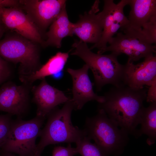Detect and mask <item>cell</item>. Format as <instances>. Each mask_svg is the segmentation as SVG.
<instances>
[{"mask_svg":"<svg viewBox=\"0 0 156 156\" xmlns=\"http://www.w3.org/2000/svg\"><path fill=\"white\" fill-rule=\"evenodd\" d=\"M147 90L136 89L124 85L113 86L103 96L104 101L98 109L103 110L120 128L136 138L141 136L136 128L146 100Z\"/></svg>","mask_w":156,"mask_h":156,"instance_id":"1","label":"cell"},{"mask_svg":"<svg viewBox=\"0 0 156 156\" xmlns=\"http://www.w3.org/2000/svg\"><path fill=\"white\" fill-rule=\"evenodd\" d=\"M72 47L74 50L71 55L80 58L91 70L98 91L107 84L116 87L125 85L123 83L124 65L119 62L118 55L116 54L111 53L103 55L94 53L87 43L80 40H75Z\"/></svg>","mask_w":156,"mask_h":156,"instance_id":"2","label":"cell"},{"mask_svg":"<svg viewBox=\"0 0 156 156\" xmlns=\"http://www.w3.org/2000/svg\"><path fill=\"white\" fill-rule=\"evenodd\" d=\"M74 109L70 99L61 108L57 107L49 114L47 123L39 134L40 140L37 144V152H42L45 147L50 144H76L87 136L84 129L72 124L71 116Z\"/></svg>","mask_w":156,"mask_h":156,"instance_id":"3","label":"cell"},{"mask_svg":"<svg viewBox=\"0 0 156 156\" xmlns=\"http://www.w3.org/2000/svg\"><path fill=\"white\" fill-rule=\"evenodd\" d=\"M37 43L18 34L0 40V56L9 62L19 64V80L38 70L42 65L40 49Z\"/></svg>","mask_w":156,"mask_h":156,"instance_id":"4","label":"cell"},{"mask_svg":"<svg viewBox=\"0 0 156 156\" xmlns=\"http://www.w3.org/2000/svg\"><path fill=\"white\" fill-rule=\"evenodd\" d=\"M84 129L87 136L108 156L120 153L129 140V134L101 109L96 115L86 118Z\"/></svg>","mask_w":156,"mask_h":156,"instance_id":"5","label":"cell"},{"mask_svg":"<svg viewBox=\"0 0 156 156\" xmlns=\"http://www.w3.org/2000/svg\"><path fill=\"white\" fill-rule=\"evenodd\" d=\"M45 118L37 116L28 120L18 118L12 120L9 133L1 147L4 152L19 156H31L37 153L36 140Z\"/></svg>","mask_w":156,"mask_h":156,"instance_id":"6","label":"cell"},{"mask_svg":"<svg viewBox=\"0 0 156 156\" xmlns=\"http://www.w3.org/2000/svg\"><path fill=\"white\" fill-rule=\"evenodd\" d=\"M32 86L23 83L18 85L10 80L2 84L0 88V111L22 118L29 110Z\"/></svg>","mask_w":156,"mask_h":156,"instance_id":"7","label":"cell"},{"mask_svg":"<svg viewBox=\"0 0 156 156\" xmlns=\"http://www.w3.org/2000/svg\"><path fill=\"white\" fill-rule=\"evenodd\" d=\"M19 8L26 13L43 36L66 5L65 0H20Z\"/></svg>","mask_w":156,"mask_h":156,"instance_id":"8","label":"cell"},{"mask_svg":"<svg viewBox=\"0 0 156 156\" xmlns=\"http://www.w3.org/2000/svg\"><path fill=\"white\" fill-rule=\"evenodd\" d=\"M0 18L7 28L44 47V41L42 35L19 7L0 8Z\"/></svg>","mask_w":156,"mask_h":156,"instance_id":"9","label":"cell"},{"mask_svg":"<svg viewBox=\"0 0 156 156\" xmlns=\"http://www.w3.org/2000/svg\"><path fill=\"white\" fill-rule=\"evenodd\" d=\"M41 80L39 84L31 88L32 101L37 107L36 116L46 118L58 105L64 104L70 99L49 84L45 78Z\"/></svg>","mask_w":156,"mask_h":156,"instance_id":"10","label":"cell"},{"mask_svg":"<svg viewBox=\"0 0 156 156\" xmlns=\"http://www.w3.org/2000/svg\"><path fill=\"white\" fill-rule=\"evenodd\" d=\"M156 80V56L153 55L144 58L136 64L127 60L124 65L123 83L131 88L139 89L145 85L150 86Z\"/></svg>","mask_w":156,"mask_h":156,"instance_id":"11","label":"cell"},{"mask_svg":"<svg viewBox=\"0 0 156 156\" xmlns=\"http://www.w3.org/2000/svg\"><path fill=\"white\" fill-rule=\"evenodd\" d=\"M89 69L86 64L79 69H67L72 79L73 97L71 100L75 110L81 109L86 103L90 101H96L99 103L104 101L103 96L98 95L93 91V84L88 75Z\"/></svg>","mask_w":156,"mask_h":156,"instance_id":"12","label":"cell"},{"mask_svg":"<svg viewBox=\"0 0 156 156\" xmlns=\"http://www.w3.org/2000/svg\"><path fill=\"white\" fill-rule=\"evenodd\" d=\"M99 1H96L88 12H85L83 15H79L78 21L73 23V34L86 43L96 44L102 36V21L99 13L96 14L99 11Z\"/></svg>","mask_w":156,"mask_h":156,"instance_id":"13","label":"cell"},{"mask_svg":"<svg viewBox=\"0 0 156 156\" xmlns=\"http://www.w3.org/2000/svg\"><path fill=\"white\" fill-rule=\"evenodd\" d=\"M131 10L128 25L121 31L124 34L136 35L153 17L156 16V0H129Z\"/></svg>","mask_w":156,"mask_h":156,"instance_id":"14","label":"cell"},{"mask_svg":"<svg viewBox=\"0 0 156 156\" xmlns=\"http://www.w3.org/2000/svg\"><path fill=\"white\" fill-rule=\"evenodd\" d=\"M108 43V46L97 53L102 54L110 51L111 52L120 48H129L138 51L144 54L146 57L156 53L155 45L151 44L136 37L120 32L117 33L116 36L112 38Z\"/></svg>","mask_w":156,"mask_h":156,"instance_id":"15","label":"cell"},{"mask_svg":"<svg viewBox=\"0 0 156 156\" xmlns=\"http://www.w3.org/2000/svg\"><path fill=\"white\" fill-rule=\"evenodd\" d=\"M73 25L68 19L65 5L45 33L47 39L44 47L51 46L60 48L63 38L73 35Z\"/></svg>","mask_w":156,"mask_h":156,"instance_id":"16","label":"cell"},{"mask_svg":"<svg viewBox=\"0 0 156 156\" xmlns=\"http://www.w3.org/2000/svg\"><path fill=\"white\" fill-rule=\"evenodd\" d=\"M69 57L68 53L58 52L51 57L44 64L32 75L25 77L21 82L33 85L38 79L42 80L48 76L53 77L63 70Z\"/></svg>","mask_w":156,"mask_h":156,"instance_id":"17","label":"cell"},{"mask_svg":"<svg viewBox=\"0 0 156 156\" xmlns=\"http://www.w3.org/2000/svg\"><path fill=\"white\" fill-rule=\"evenodd\" d=\"M103 9L99 13L102 21L103 31L101 38L97 43L94 44L90 49H98V51L103 50L107 46L110 39L117 33L120 27L119 24L114 21L112 15L113 6L114 3L113 0H105Z\"/></svg>","mask_w":156,"mask_h":156,"instance_id":"18","label":"cell"},{"mask_svg":"<svg viewBox=\"0 0 156 156\" xmlns=\"http://www.w3.org/2000/svg\"><path fill=\"white\" fill-rule=\"evenodd\" d=\"M139 130L141 135L147 136V144L149 145L154 144L156 140V102L150 103L147 107L143 108L140 117Z\"/></svg>","mask_w":156,"mask_h":156,"instance_id":"19","label":"cell"},{"mask_svg":"<svg viewBox=\"0 0 156 156\" xmlns=\"http://www.w3.org/2000/svg\"><path fill=\"white\" fill-rule=\"evenodd\" d=\"M87 136L76 143L78 153L82 156H108Z\"/></svg>","mask_w":156,"mask_h":156,"instance_id":"20","label":"cell"},{"mask_svg":"<svg viewBox=\"0 0 156 156\" xmlns=\"http://www.w3.org/2000/svg\"><path fill=\"white\" fill-rule=\"evenodd\" d=\"M135 36L151 44H156V16L144 25Z\"/></svg>","mask_w":156,"mask_h":156,"instance_id":"21","label":"cell"},{"mask_svg":"<svg viewBox=\"0 0 156 156\" xmlns=\"http://www.w3.org/2000/svg\"><path fill=\"white\" fill-rule=\"evenodd\" d=\"M129 0H121L117 4H113L112 15L114 21L120 26L122 30L129 23L128 18L125 15L123 9L124 7L128 5Z\"/></svg>","mask_w":156,"mask_h":156,"instance_id":"22","label":"cell"},{"mask_svg":"<svg viewBox=\"0 0 156 156\" xmlns=\"http://www.w3.org/2000/svg\"><path fill=\"white\" fill-rule=\"evenodd\" d=\"M9 114L0 115V148L6 142L10 129L12 119Z\"/></svg>","mask_w":156,"mask_h":156,"instance_id":"23","label":"cell"},{"mask_svg":"<svg viewBox=\"0 0 156 156\" xmlns=\"http://www.w3.org/2000/svg\"><path fill=\"white\" fill-rule=\"evenodd\" d=\"M14 74V69L10 62L0 56V85L10 80Z\"/></svg>","mask_w":156,"mask_h":156,"instance_id":"24","label":"cell"},{"mask_svg":"<svg viewBox=\"0 0 156 156\" xmlns=\"http://www.w3.org/2000/svg\"><path fill=\"white\" fill-rule=\"evenodd\" d=\"M78 153L76 148L73 147L71 144L67 147L56 146L54 148L52 156H74Z\"/></svg>","mask_w":156,"mask_h":156,"instance_id":"25","label":"cell"},{"mask_svg":"<svg viewBox=\"0 0 156 156\" xmlns=\"http://www.w3.org/2000/svg\"><path fill=\"white\" fill-rule=\"evenodd\" d=\"M149 86L147 92L146 101L149 103L156 102V80Z\"/></svg>","mask_w":156,"mask_h":156,"instance_id":"26","label":"cell"},{"mask_svg":"<svg viewBox=\"0 0 156 156\" xmlns=\"http://www.w3.org/2000/svg\"><path fill=\"white\" fill-rule=\"evenodd\" d=\"M19 0H0V8L19 7Z\"/></svg>","mask_w":156,"mask_h":156,"instance_id":"27","label":"cell"},{"mask_svg":"<svg viewBox=\"0 0 156 156\" xmlns=\"http://www.w3.org/2000/svg\"><path fill=\"white\" fill-rule=\"evenodd\" d=\"M42 152H37L35 155L31 156H41ZM1 156H16L12 153H9L4 152L3 153Z\"/></svg>","mask_w":156,"mask_h":156,"instance_id":"28","label":"cell"},{"mask_svg":"<svg viewBox=\"0 0 156 156\" xmlns=\"http://www.w3.org/2000/svg\"><path fill=\"white\" fill-rule=\"evenodd\" d=\"M4 25L0 18V39L2 37L4 32Z\"/></svg>","mask_w":156,"mask_h":156,"instance_id":"29","label":"cell"},{"mask_svg":"<svg viewBox=\"0 0 156 156\" xmlns=\"http://www.w3.org/2000/svg\"><path fill=\"white\" fill-rule=\"evenodd\" d=\"M0 156H1V155Z\"/></svg>","mask_w":156,"mask_h":156,"instance_id":"30","label":"cell"}]
</instances>
